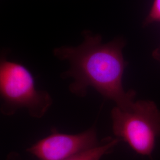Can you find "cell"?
<instances>
[{"mask_svg":"<svg viewBox=\"0 0 160 160\" xmlns=\"http://www.w3.org/2000/svg\"><path fill=\"white\" fill-rule=\"evenodd\" d=\"M1 112L6 116L26 109L33 118L40 119L52 104L50 94L37 89L34 77L20 63L1 58L0 63Z\"/></svg>","mask_w":160,"mask_h":160,"instance_id":"obj_2","label":"cell"},{"mask_svg":"<svg viewBox=\"0 0 160 160\" xmlns=\"http://www.w3.org/2000/svg\"><path fill=\"white\" fill-rule=\"evenodd\" d=\"M148 19L149 22H160V0H154Z\"/></svg>","mask_w":160,"mask_h":160,"instance_id":"obj_6","label":"cell"},{"mask_svg":"<svg viewBox=\"0 0 160 160\" xmlns=\"http://www.w3.org/2000/svg\"><path fill=\"white\" fill-rule=\"evenodd\" d=\"M120 141V139L117 138L108 139L105 142L100 143L94 148L64 160H100L104 155L110 152Z\"/></svg>","mask_w":160,"mask_h":160,"instance_id":"obj_5","label":"cell"},{"mask_svg":"<svg viewBox=\"0 0 160 160\" xmlns=\"http://www.w3.org/2000/svg\"><path fill=\"white\" fill-rule=\"evenodd\" d=\"M112 130L120 141L136 152L150 155L160 136V110L151 101H134L125 108L112 110Z\"/></svg>","mask_w":160,"mask_h":160,"instance_id":"obj_3","label":"cell"},{"mask_svg":"<svg viewBox=\"0 0 160 160\" xmlns=\"http://www.w3.org/2000/svg\"><path fill=\"white\" fill-rule=\"evenodd\" d=\"M84 40L77 47L62 46L54 49L55 56L69 63L63 77L73 78L69 91L78 97H84L92 88L103 97L125 108L133 102L134 91L126 92L122 79L126 63L122 55V42L115 40L102 43V38L86 31Z\"/></svg>","mask_w":160,"mask_h":160,"instance_id":"obj_1","label":"cell"},{"mask_svg":"<svg viewBox=\"0 0 160 160\" xmlns=\"http://www.w3.org/2000/svg\"><path fill=\"white\" fill-rule=\"evenodd\" d=\"M94 127L77 134L54 131L26 149L39 160H64L98 146Z\"/></svg>","mask_w":160,"mask_h":160,"instance_id":"obj_4","label":"cell"}]
</instances>
